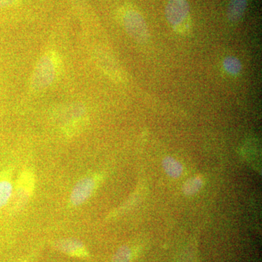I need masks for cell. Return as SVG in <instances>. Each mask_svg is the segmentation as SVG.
Wrapping results in <instances>:
<instances>
[{
  "label": "cell",
  "instance_id": "cell-1",
  "mask_svg": "<svg viewBox=\"0 0 262 262\" xmlns=\"http://www.w3.org/2000/svg\"><path fill=\"white\" fill-rule=\"evenodd\" d=\"M59 60L54 52L49 51L38 62L31 79L33 91H44L53 83L58 74Z\"/></svg>",
  "mask_w": 262,
  "mask_h": 262
},
{
  "label": "cell",
  "instance_id": "cell-2",
  "mask_svg": "<svg viewBox=\"0 0 262 262\" xmlns=\"http://www.w3.org/2000/svg\"><path fill=\"white\" fill-rule=\"evenodd\" d=\"M167 20L177 32L184 34L190 28V8L187 0H169L165 8Z\"/></svg>",
  "mask_w": 262,
  "mask_h": 262
},
{
  "label": "cell",
  "instance_id": "cell-3",
  "mask_svg": "<svg viewBox=\"0 0 262 262\" xmlns=\"http://www.w3.org/2000/svg\"><path fill=\"white\" fill-rule=\"evenodd\" d=\"M122 24L129 34L140 43L149 40V31L142 15L135 10H125L122 14Z\"/></svg>",
  "mask_w": 262,
  "mask_h": 262
},
{
  "label": "cell",
  "instance_id": "cell-6",
  "mask_svg": "<svg viewBox=\"0 0 262 262\" xmlns=\"http://www.w3.org/2000/svg\"><path fill=\"white\" fill-rule=\"evenodd\" d=\"M34 187V177L31 171L26 170L21 173L18 183L19 198L24 201L31 196Z\"/></svg>",
  "mask_w": 262,
  "mask_h": 262
},
{
  "label": "cell",
  "instance_id": "cell-8",
  "mask_svg": "<svg viewBox=\"0 0 262 262\" xmlns=\"http://www.w3.org/2000/svg\"><path fill=\"white\" fill-rule=\"evenodd\" d=\"M163 166L166 173L170 177H174V178L180 177L182 173V165L173 158H165L163 162Z\"/></svg>",
  "mask_w": 262,
  "mask_h": 262
},
{
  "label": "cell",
  "instance_id": "cell-11",
  "mask_svg": "<svg viewBox=\"0 0 262 262\" xmlns=\"http://www.w3.org/2000/svg\"><path fill=\"white\" fill-rule=\"evenodd\" d=\"M225 68L226 71L232 75H237L241 70V65L237 58L231 57L227 58L225 61Z\"/></svg>",
  "mask_w": 262,
  "mask_h": 262
},
{
  "label": "cell",
  "instance_id": "cell-10",
  "mask_svg": "<svg viewBox=\"0 0 262 262\" xmlns=\"http://www.w3.org/2000/svg\"><path fill=\"white\" fill-rule=\"evenodd\" d=\"M202 185H203V180L201 178L189 179L184 184V192L187 194H194L201 189Z\"/></svg>",
  "mask_w": 262,
  "mask_h": 262
},
{
  "label": "cell",
  "instance_id": "cell-9",
  "mask_svg": "<svg viewBox=\"0 0 262 262\" xmlns=\"http://www.w3.org/2000/svg\"><path fill=\"white\" fill-rule=\"evenodd\" d=\"M13 192V185L9 180L0 181V208L4 207L9 201Z\"/></svg>",
  "mask_w": 262,
  "mask_h": 262
},
{
  "label": "cell",
  "instance_id": "cell-7",
  "mask_svg": "<svg viewBox=\"0 0 262 262\" xmlns=\"http://www.w3.org/2000/svg\"><path fill=\"white\" fill-rule=\"evenodd\" d=\"M248 0H230L227 10V17L232 22L241 20L247 8Z\"/></svg>",
  "mask_w": 262,
  "mask_h": 262
},
{
  "label": "cell",
  "instance_id": "cell-5",
  "mask_svg": "<svg viewBox=\"0 0 262 262\" xmlns=\"http://www.w3.org/2000/svg\"><path fill=\"white\" fill-rule=\"evenodd\" d=\"M56 248L62 252L67 253L70 256L84 257L87 255L85 248L82 243L77 239H63L56 244Z\"/></svg>",
  "mask_w": 262,
  "mask_h": 262
},
{
  "label": "cell",
  "instance_id": "cell-4",
  "mask_svg": "<svg viewBox=\"0 0 262 262\" xmlns=\"http://www.w3.org/2000/svg\"><path fill=\"white\" fill-rule=\"evenodd\" d=\"M96 186V179L93 177H86L77 182L71 194V204L74 206L83 204L92 195Z\"/></svg>",
  "mask_w": 262,
  "mask_h": 262
},
{
  "label": "cell",
  "instance_id": "cell-13",
  "mask_svg": "<svg viewBox=\"0 0 262 262\" xmlns=\"http://www.w3.org/2000/svg\"><path fill=\"white\" fill-rule=\"evenodd\" d=\"M20 3V0H0V8L14 6Z\"/></svg>",
  "mask_w": 262,
  "mask_h": 262
},
{
  "label": "cell",
  "instance_id": "cell-12",
  "mask_svg": "<svg viewBox=\"0 0 262 262\" xmlns=\"http://www.w3.org/2000/svg\"><path fill=\"white\" fill-rule=\"evenodd\" d=\"M130 251L129 248L123 247L119 250L114 257L113 262H128L130 260Z\"/></svg>",
  "mask_w": 262,
  "mask_h": 262
}]
</instances>
